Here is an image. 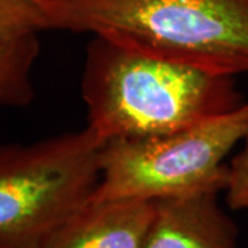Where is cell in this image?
<instances>
[{"label": "cell", "instance_id": "obj_4", "mask_svg": "<svg viewBox=\"0 0 248 248\" xmlns=\"http://www.w3.org/2000/svg\"><path fill=\"white\" fill-rule=\"evenodd\" d=\"M248 130V101L231 112L171 133L104 143L91 200L157 202L202 190L223 192L226 159Z\"/></svg>", "mask_w": 248, "mask_h": 248}, {"label": "cell", "instance_id": "obj_3", "mask_svg": "<svg viewBox=\"0 0 248 248\" xmlns=\"http://www.w3.org/2000/svg\"><path fill=\"white\" fill-rule=\"evenodd\" d=\"M90 128L0 146V248H47L89 203L101 175Z\"/></svg>", "mask_w": 248, "mask_h": 248}, {"label": "cell", "instance_id": "obj_2", "mask_svg": "<svg viewBox=\"0 0 248 248\" xmlns=\"http://www.w3.org/2000/svg\"><path fill=\"white\" fill-rule=\"evenodd\" d=\"M47 31L105 36L205 71L248 73V0H46Z\"/></svg>", "mask_w": 248, "mask_h": 248}, {"label": "cell", "instance_id": "obj_7", "mask_svg": "<svg viewBox=\"0 0 248 248\" xmlns=\"http://www.w3.org/2000/svg\"><path fill=\"white\" fill-rule=\"evenodd\" d=\"M39 53L37 33L0 37V110L28 107L33 101L32 72Z\"/></svg>", "mask_w": 248, "mask_h": 248}, {"label": "cell", "instance_id": "obj_5", "mask_svg": "<svg viewBox=\"0 0 248 248\" xmlns=\"http://www.w3.org/2000/svg\"><path fill=\"white\" fill-rule=\"evenodd\" d=\"M219 190L161 199L143 248H240L239 228L219 203Z\"/></svg>", "mask_w": 248, "mask_h": 248}, {"label": "cell", "instance_id": "obj_9", "mask_svg": "<svg viewBox=\"0 0 248 248\" xmlns=\"http://www.w3.org/2000/svg\"><path fill=\"white\" fill-rule=\"evenodd\" d=\"M226 166L225 203L231 211L248 213V130Z\"/></svg>", "mask_w": 248, "mask_h": 248}, {"label": "cell", "instance_id": "obj_1", "mask_svg": "<svg viewBox=\"0 0 248 248\" xmlns=\"http://www.w3.org/2000/svg\"><path fill=\"white\" fill-rule=\"evenodd\" d=\"M87 124L101 141L171 133L244 101L234 76L91 36L80 83Z\"/></svg>", "mask_w": 248, "mask_h": 248}, {"label": "cell", "instance_id": "obj_6", "mask_svg": "<svg viewBox=\"0 0 248 248\" xmlns=\"http://www.w3.org/2000/svg\"><path fill=\"white\" fill-rule=\"evenodd\" d=\"M153 213L146 200H90L47 248H143Z\"/></svg>", "mask_w": 248, "mask_h": 248}, {"label": "cell", "instance_id": "obj_8", "mask_svg": "<svg viewBox=\"0 0 248 248\" xmlns=\"http://www.w3.org/2000/svg\"><path fill=\"white\" fill-rule=\"evenodd\" d=\"M47 31L46 0H0V37Z\"/></svg>", "mask_w": 248, "mask_h": 248}]
</instances>
